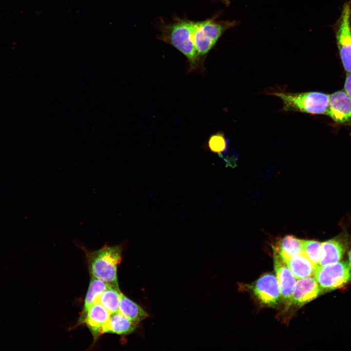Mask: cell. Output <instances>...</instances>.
I'll return each mask as SVG.
<instances>
[{"label":"cell","instance_id":"1","mask_svg":"<svg viewBox=\"0 0 351 351\" xmlns=\"http://www.w3.org/2000/svg\"><path fill=\"white\" fill-rule=\"evenodd\" d=\"M80 246L85 252L91 276L120 291L117 268L121 261L122 246L105 244L98 250L90 251Z\"/></svg>","mask_w":351,"mask_h":351},{"label":"cell","instance_id":"2","mask_svg":"<svg viewBox=\"0 0 351 351\" xmlns=\"http://www.w3.org/2000/svg\"><path fill=\"white\" fill-rule=\"evenodd\" d=\"M193 21L178 19L164 26L160 39L170 44L184 55L191 69H195L199 58L192 40Z\"/></svg>","mask_w":351,"mask_h":351},{"label":"cell","instance_id":"3","mask_svg":"<svg viewBox=\"0 0 351 351\" xmlns=\"http://www.w3.org/2000/svg\"><path fill=\"white\" fill-rule=\"evenodd\" d=\"M273 95L281 99L284 111L326 115L329 107L330 95L321 92H276Z\"/></svg>","mask_w":351,"mask_h":351},{"label":"cell","instance_id":"4","mask_svg":"<svg viewBox=\"0 0 351 351\" xmlns=\"http://www.w3.org/2000/svg\"><path fill=\"white\" fill-rule=\"evenodd\" d=\"M236 24L235 21H218L214 19L193 21L192 40L198 58L206 55L223 32Z\"/></svg>","mask_w":351,"mask_h":351},{"label":"cell","instance_id":"5","mask_svg":"<svg viewBox=\"0 0 351 351\" xmlns=\"http://www.w3.org/2000/svg\"><path fill=\"white\" fill-rule=\"evenodd\" d=\"M313 275L323 292L340 289L351 281V270L347 261L315 265Z\"/></svg>","mask_w":351,"mask_h":351},{"label":"cell","instance_id":"6","mask_svg":"<svg viewBox=\"0 0 351 351\" xmlns=\"http://www.w3.org/2000/svg\"><path fill=\"white\" fill-rule=\"evenodd\" d=\"M340 57L345 70L351 73V2L343 5L339 18L334 27Z\"/></svg>","mask_w":351,"mask_h":351},{"label":"cell","instance_id":"7","mask_svg":"<svg viewBox=\"0 0 351 351\" xmlns=\"http://www.w3.org/2000/svg\"><path fill=\"white\" fill-rule=\"evenodd\" d=\"M273 259L281 298L286 305H290L292 304V295L296 283V278L286 262L274 249Z\"/></svg>","mask_w":351,"mask_h":351},{"label":"cell","instance_id":"8","mask_svg":"<svg viewBox=\"0 0 351 351\" xmlns=\"http://www.w3.org/2000/svg\"><path fill=\"white\" fill-rule=\"evenodd\" d=\"M326 115L337 123H351V98L344 90L330 95Z\"/></svg>","mask_w":351,"mask_h":351},{"label":"cell","instance_id":"9","mask_svg":"<svg viewBox=\"0 0 351 351\" xmlns=\"http://www.w3.org/2000/svg\"><path fill=\"white\" fill-rule=\"evenodd\" d=\"M254 292L262 304L268 306L277 304L281 298L277 278L271 273L264 274L256 281Z\"/></svg>","mask_w":351,"mask_h":351},{"label":"cell","instance_id":"10","mask_svg":"<svg viewBox=\"0 0 351 351\" xmlns=\"http://www.w3.org/2000/svg\"><path fill=\"white\" fill-rule=\"evenodd\" d=\"M348 246L347 234L342 233L336 237L321 243L319 265H325L339 262Z\"/></svg>","mask_w":351,"mask_h":351},{"label":"cell","instance_id":"11","mask_svg":"<svg viewBox=\"0 0 351 351\" xmlns=\"http://www.w3.org/2000/svg\"><path fill=\"white\" fill-rule=\"evenodd\" d=\"M323 292L314 277L300 278L295 283L292 295V303L302 306L316 298Z\"/></svg>","mask_w":351,"mask_h":351},{"label":"cell","instance_id":"12","mask_svg":"<svg viewBox=\"0 0 351 351\" xmlns=\"http://www.w3.org/2000/svg\"><path fill=\"white\" fill-rule=\"evenodd\" d=\"M110 315L109 312L99 302L94 304L88 310L83 323L89 329L95 341L103 333V329Z\"/></svg>","mask_w":351,"mask_h":351},{"label":"cell","instance_id":"13","mask_svg":"<svg viewBox=\"0 0 351 351\" xmlns=\"http://www.w3.org/2000/svg\"><path fill=\"white\" fill-rule=\"evenodd\" d=\"M136 328V323L117 312L111 314L103 332L126 335L132 333Z\"/></svg>","mask_w":351,"mask_h":351},{"label":"cell","instance_id":"14","mask_svg":"<svg viewBox=\"0 0 351 351\" xmlns=\"http://www.w3.org/2000/svg\"><path fill=\"white\" fill-rule=\"evenodd\" d=\"M286 262L296 279L303 278L313 275L314 265L303 252Z\"/></svg>","mask_w":351,"mask_h":351},{"label":"cell","instance_id":"15","mask_svg":"<svg viewBox=\"0 0 351 351\" xmlns=\"http://www.w3.org/2000/svg\"><path fill=\"white\" fill-rule=\"evenodd\" d=\"M105 282L91 276V279L88 291L85 298L83 309L79 316V323H83L86 313L89 308L95 303L98 302V299L107 288L109 286Z\"/></svg>","mask_w":351,"mask_h":351},{"label":"cell","instance_id":"16","mask_svg":"<svg viewBox=\"0 0 351 351\" xmlns=\"http://www.w3.org/2000/svg\"><path fill=\"white\" fill-rule=\"evenodd\" d=\"M285 262L302 252V240L292 235H286L273 247Z\"/></svg>","mask_w":351,"mask_h":351},{"label":"cell","instance_id":"17","mask_svg":"<svg viewBox=\"0 0 351 351\" xmlns=\"http://www.w3.org/2000/svg\"><path fill=\"white\" fill-rule=\"evenodd\" d=\"M118 312L135 323H138L148 316L143 308L121 293Z\"/></svg>","mask_w":351,"mask_h":351},{"label":"cell","instance_id":"18","mask_svg":"<svg viewBox=\"0 0 351 351\" xmlns=\"http://www.w3.org/2000/svg\"><path fill=\"white\" fill-rule=\"evenodd\" d=\"M121 292L109 286L99 296L98 302L111 314L118 312Z\"/></svg>","mask_w":351,"mask_h":351},{"label":"cell","instance_id":"19","mask_svg":"<svg viewBox=\"0 0 351 351\" xmlns=\"http://www.w3.org/2000/svg\"><path fill=\"white\" fill-rule=\"evenodd\" d=\"M302 252L314 265L319 264L321 243L314 240H302Z\"/></svg>","mask_w":351,"mask_h":351},{"label":"cell","instance_id":"20","mask_svg":"<svg viewBox=\"0 0 351 351\" xmlns=\"http://www.w3.org/2000/svg\"><path fill=\"white\" fill-rule=\"evenodd\" d=\"M208 146L212 152L221 155L226 150L227 141L222 133H217L210 136Z\"/></svg>","mask_w":351,"mask_h":351},{"label":"cell","instance_id":"21","mask_svg":"<svg viewBox=\"0 0 351 351\" xmlns=\"http://www.w3.org/2000/svg\"><path fill=\"white\" fill-rule=\"evenodd\" d=\"M344 90L351 98V73L347 76L344 84Z\"/></svg>","mask_w":351,"mask_h":351},{"label":"cell","instance_id":"22","mask_svg":"<svg viewBox=\"0 0 351 351\" xmlns=\"http://www.w3.org/2000/svg\"><path fill=\"white\" fill-rule=\"evenodd\" d=\"M348 256H349V263L350 266L351 270V244L350 248V249L349 250L348 252Z\"/></svg>","mask_w":351,"mask_h":351},{"label":"cell","instance_id":"23","mask_svg":"<svg viewBox=\"0 0 351 351\" xmlns=\"http://www.w3.org/2000/svg\"><path fill=\"white\" fill-rule=\"evenodd\" d=\"M222 0L224 2H225V3L226 4H229V0Z\"/></svg>","mask_w":351,"mask_h":351}]
</instances>
